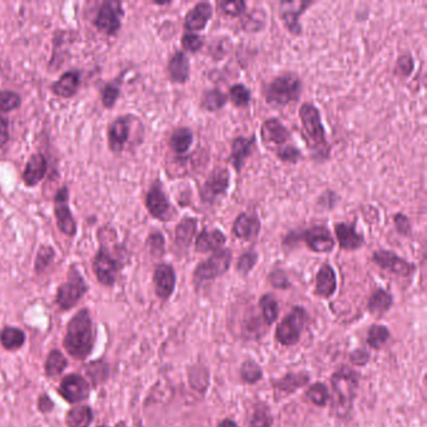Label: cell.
Wrapping results in <instances>:
<instances>
[{
	"mask_svg": "<svg viewBox=\"0 0 427 427\" xmlns=\"http://www.w3.org/2000/svg\"><path fill=\"white\" fill-rule=\"evenodd\" d=\"M258 261V255L256 252H245L242 255L241 257L238 258V262H237V271L243 276H247L252 271L253 267L256 266V263Z\"/></svg>",
	"mask_w": 427,
	"mask_h": 427,
	"instance_id": "53",
	"label": "cell"
},
{
	"mask_svg": "<svg viewBox=\"0 0 427 427\" xmlns=\"http://www.w3.org/2000/svg\"><path fill=\"white\" fill-rule=\"evenodd\" d=\"M168 74L175 83L185 84L191 76V62L183 50H175L168 61Z\"/></svg>",
	"mask_w": 427,
	"mask_h": 427,
	"instance_id": "26",
	"label": "cell"
},
{
	"mask_svg": "<svg viewBox=\"0 0 427 427\" xmlns=\"http://www.w3.org/2000/svg\"><path fill=\"white\" fill-rule=\"evenodd\" d=\"M99 427H107V426H99Z\"/></svg>",
	"mask_w": 427,
	"mask_h": 427,
	"instance_id": "63",
	"label": "cell"
},
{
	"mask_svg": "<svg viewBox=\"0 0 427 427\" xmlns=\"http://www.w3.org/2000/svg\"><path fill=\"white\" fill-rule=\"evenodd\" d=\"M181 43L183 49L189 52V53H197V52L202 49L204 40H203V37L198 35L197 33L185 32L182 35Z\"/></svg>",
	"mask_w": 427,
	"mask_h": 427,
	"instance_id": "52",
	"label": "cell"
},
{
	"mask_svg": "<svg viewBox=\"0 0 427 427\" xmlns=\"http://www.w3.org/2000/svg\"><path fill=\"white\" fill-rule=\"evenodd\" d=\"M269 283L274 286V288H279V290H286V288H288L291 286L288 276L282 269H274L269 274Z\"/></svg>",
	"mask_w": 427,
	"mask_h": 427,
	"instance_id": "54",
	"label": "cell"
},
{
	"mask_svg": "<svg viewBox=\"0 0 427 427\" xmlns=\"http://www.w3.org/2000/svg\"><path fill=\"white\" fill-rule=\"evenodd\" d=\"M315 0H282L279 4V14L286 29L293 35H301L302 25L300 19L310 6H315Z\"/></svg>",
	"mask_w": 427,
	"mask_h": 427,
	"instance_id": "11",
	"label": "cell"
},
{
	"mask_svg": "<svg viewBox=\"0 0 427 427\" xmlns=\"http://www.w3.org/2000/svg\"><path fill=\"white\" fill-rule=\"evenodd\" d=\"M133 115H121L108 127V146L113 153H122L129 142Z\"/></svg>",
	"mask_w": 427,
	"mask_h": 427,
	"instance_id": "15",
	"label": "cell"
},
{
	"mask_svg": "<svg viewBox=\"0 0 427 427\" xmlns=\"http://www.w3.org/2000/svg\"><path fill=\"white\" fill-rule=\"evenodd\" d=\"M55 251L53 247L48 246V245H43L39 248L38 253H37V257H35V264H34V269L37 274L43 272L44 269H48L52 262L54 261Z\"/></svg>",
	"mask_w": 427,
	"mask_h": 427,
	"instance_id": "43",
	"label": "cell"
},
{
	"mask_svg": "<svg viewBox=\"0 0 427 427\" xmlns=\"http://www.w3.org/2000/svg\"><path fill=\"white\" fill-rule=\"evenodd\" d=\"M310 382V375L306 373H290L286 376L279 378L277 381H274V389L277 391V394L282 396H288L293 394L296 390L301 389Z\"/></svg>",
	"mask_w": 427,
	"mask_h": 427,
	"instance_id": "29",
	"label": "cell"
},
{
	"mask_svg": "<svg viewBox=\"0 0 427 427\" xmlns=\"http://www.w3.org/2000/svg\"><path fill=\"white\" fill-rule=\"evenodd\" d=\"M302 128L306 134V143L315 160L323 162L329 158L331 147L326 139V131L322 123V117L316 105L303 103L298 112Z\"/></svg>",
	"mask_w": 427,
	"mask_h": 427,
	"instance_id": "2",
	"label": "cell"
},
{
	"mask_svg": "<svg viewBox=\"0 0 427 427\" xmlns=\"http://www.w3.org/2000/svg\"><path fill=\"white\" fill-rule=\"evenodd\" d=\"M217 6L219 11L228 17H241L247 11V3L243 0H235V1L222 0L217 3Z\"/></svg>",
	"mask_w": 427,
	"mask_h": 427,
	"instance_id": "45",
	"label": "cell"
},
{
	"mask_svg": "<svg viewBox=\"0 0 427 427\" xmlns=\"http://www.w3.org/2000/svg\"><path fill=\"white\" fill-rule=\"evenodd\" d=\"M228 97L227 94L219 90L218 88L206 89L201 97V107L209 112H217L227 105Z\"/></svg>",
	"mask_w": 427,
	"mask_h": 427,
	"instance_id": "33",
	"label": "cell"
},
{
	"mask_svg": "<svg viewBox=\"0 0 427 427\" xmlns=\"http://www.w3.org/2000/svg\"><path fill=\"white\" fill-rule=\"evenodd\" d=\"M214 16V6L209 1H199L188 11L185 17L186 32L197 33L207 27L211 18Z\"/></svg>",
	"mask_w": 427,
	"mask_h": 427,
	"instance_id": "18",
	"label": "cell"
},
{
	"mask_svg": "<svg viewBox=\"0 0 427 427\" xmlns=\"http://www.w3.org/2000/svg\"><path fill=\"white\" fill-rule=\"evenodd\" d=\"M88 286L82 274L74 266H71L68 272V277L63 285L59 286L57 292L55 301L62 310H71L82 300L87 293Z\"/></svg>",
	"mask_w": 427,
	"mask_h": 427,
	"instance_id": "6",
	"label": "cell"
},
{
	"mask_svg": "<svg viewBox=\"0 0 427 427\" xmlns=\"http://www.w3.org/2000/svg\"><path fill=\"white\" fill-rule=\"evenodd\" d=\"M302 240L311 251L316 253L332 252L336 245L334 235L326 226H313L308 228L302 235Z\"/></svg>",
	"mask_w": 427,
	"mask_h": 427,
	"instance_id": "16",
	"label": "cell"
},
{
	"mask_svg": "<svg viewBox=\"0 0 427 427\" xmlns=\"http://www.w3.org/2000/svg\"><path fill=\"white\" fill-rule=\"evenodd\" d=\"M100 93H102L103 107L108 108V110L113 108L115 102L118 100L119 95H121V81L115 79V82L105 84V87L102 88Z\"/></svg>",
	"mask_w": 427,
	"mask_h": 427,
	"instance_id": "40",
	"label": "cell"
},
{
	"mask_svg": "<svg viewBox=\"0 0 427 427\" xmlns=\"http://www.w3.org/2000/svg\"><path fill=\"white\" fill-rule=\"evenodd\" d=\"M108 373H110V367L102 360L92 362L87 366L88 376L90 378V380H93L95 385L105 381L107 376H108Z\"/></svg>",
	"mask_w": 427,
	"mask_h": 427,
	"instance_id": "51",
	"label": "cell"
},
{
	"mask_svg": "<svg viewBox=\"0 0 427 427\" xmlns=\"http://www.w3.org/2000/svg\"><path fill=\"white\" fill-rule=\"evenodd\" d=\"M336 288H337V279L334 267L329 263H324L316 276L315 292L317 296L329 298L336 292Z\"/></svg>",
	"mask_w": 427,
	"mask_h": 427,
	"instance_id": "28",
	"label": "cell"
},
{
	"mask_svg": "<svg viewBox=\"0 0 427 427\" xmlns=\"http://www.w3.org/2000/svg\"><path fill=\"white\" fill-rule=\"evenodd\" d=\"M226 235L222 230L216 228V230H203L199 232V235L194 242V248L199 253L216 252L218 250H222L226 245Z\"/></svg>",
	"mask_w": 427,
	"mask_h": 427,
	"instance_id": "27",
	"label": "cell"
},
{
	"mask_svg": "<svg viewBox=\"0 0 427 427\" xmlns=\"http://www.w3.org/2000/svg\"><path fill=\"white\" fill-rule=\"evenodd\" d=\"M54 216L57 226L63 235L74 237L77 235V222L69 209V189L63 186L57 191L54 197Z\"/></svg>",
	"mask_w": 427,
	"mask_h": 427,
	"instance_id": "12",
	"label": "cell"
},
{
	"mask_svg": "<svg viewBox=\"0 0 427 427\" xmlns=\"http://www.w3.org/2000/svg\"><path fill=\"white\" fill-rule=\"evenodd\" d=\"M350 360L353 365L365 366L370 361V352L365 349H357L351 353Z\"/></svg>",
	"mask_w": 427,
	"mask_h": 427,
	"instance_id": "57",
	"label": "cell"
},
{
	"mask_svg": "<svg viewBox=\"0 0 427 427\" xmlns=\"http://www.w3.org/2000/svg\"><path fill=\"white\" fill-rule=\"evenodd\" d=\"M22 105V98L19 94L11 90H0V112L9 113L17 110Z\"/></svg>",
	"mask_w": 427,
	"mask_h": 427,
	"instance_id": "46",
	"label": "cell"
},
{
	"mask_svg": "<svg viewBox=\"0 0 427 427\" xmlns=\"http://www.w3.org/2000/svg\"><path fill=\"white\" fill-rule=\"evenodd\" d=\"M66 366H68V361L61 351H52L45 362V373L49 378H54L61 375L66 370Z\"/></svg>",
	"mask_w": 427,
	"mask_h": 427,
	"instance_id": "37",
	"label": "cell"
},
{
	"mask_svg": "<svg viewBox=\"0 0 427 427\" xmlns=\"http://www.w3.org/2000/svg\"><path fill=\"white\" fill-rule=\"evenodd\" d=\"M259 307L262 310L264 322L267 324H272L279 317V302L276 301V298L272 295H263L262 298L259 300Z\"/></svg>",
	"mask_w": 427,
	"mask_h": 427,
	"instance_id": "39",
	"label": "cell"
},
{
	"mask_svg": "<svg viewBox=\"0 0 427 427\" xmlns=\"http://www.w3.org/2000/svg\"><path fill=\"white\" fill-rule=\"evenodd\" d=\"M394 223L396 230L400 235L407 237V235H411V233H412V225H411L410 218L406 214H394Z\"/></svg>",
	"mask_w": 427,
	"mask_h": 427,
	"instance_id": "55",
	"label": "cell"
},
{
	"mask_svg": "<svg viewBox=\"0 0 427 427\" xmlns=\"http://www.w3.org/2000/svg\"><path fill=\"white\" fill-rule=\"evenodd\" d=\"M276 156L279 157V160H282L285 163L296 165L302 157V152L293 144H286V146L276 149Z\"/></svg>",
	"mask_w": 427,
	"mask_h": 427,
	"instance_id": "49",
	"label": "cell"
},
{
	"mask_svg": "<svg viewBox=\"0 0 427 427\" xmlns=\"http://www.w3.org/2000/svg\"><path fill=\"white\" fill-rule=\"evenodd\" d=\"M38 406L39 410L44 412V414H47V412L53 410V402H52V400H50L47 394H43V396L39 397Z\"/></svg>",
	"mask_w": 427,
	"mask_h": 427,
	"instance_id": "60",
	"label": "cell"
},
{
	"mask_svg": "<svg viewBox=\"0 0 427 427\" xmlns=\"http://www.w3.org/2000/svg\"><path fill=\"white\" fill-rule=\"evenodd\" d=\"M146 207L149 214L160 222H170L175 218V209L158 180L149 187L148 192L146 194Z\"/></svg>",
	"mask_w": 427,
	"mask_h": 427,
	"instance_id": "9",
	"label": "cell"
},
{
	"mask_svg": "<svg viewBox=\"0 0 427 427\" xmlns=\"http://www.w3.org/2000/svg\"><path fill=\"white\" fill-rule=\"evenodd\" d=\"M175 272L167 263L158 264L153 274L154 288L160 300H168L175 288Z\"/></svg>",
	"mask_w": 427,
	"mask_h": 427,
	"instance_id": "19",
	"label": "cell"
},
{
	"mask_svg": "<svg viewBox=\"0 0 427 427\" xmlns=\"http://www.w3.org/2000/svg\"><path fill=\"white\" fill-rule=\"evenodd\" d=\"M390 340V331L382 324H373L368 331L367 344L375 350H380Z\"/></svg>",
	"mask_w": 427,
	"mask_h": 427,
	"instance_id": "38",
	"label": "cell"
},
{
	"mask_svg": "<svg viewBox=\"0 0 427 427\" xmlns=\"http://www.w3.org/2000/svg\"><path fill=\"white\" fill-rule=\"evenodd\" d=\"M48 170V162L45 156L42 153H34L27 162L25 168L23 170V182L27 187L38 186L43 181Z\"/></svg>",
	"mask_w": 427,
	"mask_h": 427,
	"instance_id": "22",
	"label": "cell"
},
{
	"mask_svg": "<svg viewBox=\"0 0 427 427\" xmlns=\"http://www.w3.org/2000/svg\"><path fill=\"white\" fill-rule=\"evenodd\" d=\"M337 202H339V196L332 189H326L317 199L318 206L324 209H334Z\"/></svg>",
	"mask_w": 427,
	"mask_h": 427,
	"instance_id": "56",
	"label": "cell"
},
{
	"mask_svg": "<svg viewBox=\"0 0 427 427\" xmlns=\"http://www.w3.org/2000/svg\"><path fill=\"white\" fill-rule=\"evenodd\" d=\"M302 235H297L296 230H292L288 235H285L283 238V246L287 248H292V247H296L300 243Z\"/></svg>",
	"mask_w": 427,
	"mask_h": 427,
	"instance_id": "59",
	"label": "cell"
},
{
	"mask_svg": "<svg viewBox=\"0 0 427 427\" xmlns=\"http://www.w3.org/2000/svg\"><path fill=\"white\" fill-rule=\"evenodd\" d=\"M261 9H253L252 13L247 14L245 21L242 23V27L245 29V32H250V33H257V32H262L264 27H266V21L264 17H258V13Z\"/></svg>",
	"mask_w": 427,
	"mask_h": 427,
	"instance_id": "48",
	"label": "cell"
},
{
	"mask_svg": "<svg viewBox=\"0 0 427 427\" xmlns=\"http://www.w3.org/2000/svg\"><path fill=\"white\" fill-rule=\"evenodd\" d=\"M392 303H394V298L391 296V293L382 288H378L370 297L368 311L373 313V316L381 317L385 313L389 312Z\"/></svg>",
	"mask_w": 427,
	"mask_h": 427,
	"instance_id": "32",
	"label": "cell"
},
{
	"mask_svg": "<svg viewBox=\"0 0 427 427\" xmlns=\"http://www.w3.org/2000/svg\"><path fill=\"white\" fill-rule=\"evenodd\" d=\"M307 399L311 401L313 405L318 406V407H324L327 405V401H329L327 387L321 382L312 385L310 389L307 390Z\"/></svg>",
	"mask_w": 427,
	"mask_h": 427,
	"instance_id": "44",
	"label": "cell"
},
{
	"mask_svg": "<svg viewBox=\"0 0 427 427\" xmlns=\"http://www.w3.org/2000/svg\"><path fill=\"white\" fill-rule=\"evenodd\" d=\"M218 427H238L233 420L230 419H225L223 421L219 422Z\"/></svg>",
	"mask_w": 427,
	"mask_h": 427,
	"instance_id": "61",
	"label": "cell"
},
{
	"mask_svg": "<svg viewBox=\"0 0 427 427\" xmlns=\"http://www.w3.org/2000/svg\"><path fill=\"white\" fill-rule=\"evenodd\" d=\"M274 423V416L269 410V405L266 404H258L255 407L252 419H251V427H271Z\"/></svg>",
	"mask_w": 427,
	"mask_h": 427,
	"instance_id": "41",
	"label": "cell"
},
{
	"mask_svg": "<svg viewBox=\"0 0 427 427\" xmlns=\"http://www.w3.org/2000/svg\"><path fill=\"white\" fill-rule=\"evenodd\" d=\"M11 138L9 134V121L6 117L0 115V148L4 147Z\"/></svg>",
	"mask_w": 427,
	"mask_h": 427,
	"instance_id": "58",
	"label": "cell"
},
{
	"mask_svg": "<svg viewBox=\"0 0 427 427\" xmlns=\"http://www.w3.org/2000/svg\"><path fill=\"white\" fill-rule=\"evenodd\" d=\"M263 376V371L257 362L247 360L241 366V378L247 384L253 385L258 382Z\"/></svg>",
	"mask_w": 427,
	"mask_h": 427,
	"instance_id": "42",
	"label": "cell"
},
{
	"mask_svg": "<svg viewBox=\"0 0 427 427\" xmlns=\"http://www.w3.org/2000/svg\"><path fill=\"white\" fill-rule=\"evenodd\" d=\"M360 375L352 368L342 366L332 375V410L336 416L347 417L357 396Z\"/></svg>",
	"mask_w": 427,
	"mask_h": 427,
	"instance_id": "3",
	"label": "cell"
},
{
	"mask_svg": "<svg viewBox=\"0 0 427 427\" xmlns=\"http://www.w3.org/2000/svg\"><path fill=\"white\" fill-rule=\"evenodd\" d=\"M193 141V131L187 127H180L170 136V148L175 154H186L192 147Z\"/></svg>",
	"mask_w": 427,
	"mask_h": 427,
	"instance_id": "31",
	"label": "cell"
},
{
	"mask_svg": "<svg viewBox=\"0 0 427 427\" xmlns=\"http://www.w3.org/2000/svg\"><path fill=\"white\" fill-rule=\"evenodd\" d=\"M198 221L194 217H183L177 225L175 230V238L177 246L188 248L192 245L194 237L197 235Z\"/></svg>",
	"mask_w": 427,
	"mask_h": 427,
	"instance_id": "30",
	"label": "cell"
},
{
	"mask_svg": "<svg viewBox=\"0 0 427 427\" xmlns=\"http://www.w3.org/2000/svg\"><path fill=\"white\" fill-rule=\"evenodd\" d=\"M89 391H90V387H89L87 380L76 373L68 375L63 378L61 387H59V392L63 396V399H66L71 404H77L81 401L87 400Z\"/></svg>",
	"mask_w": 427,
	"mask_h": 427,
	"instance_id": "17",
	"label": "cell"
},
{
	"mask_svg": "<svg viewBox=\"0 0 427 427\" xmlns=\"http://www.w3.org/2000/svg\"><path fill=\"white\" fill-rule=\"evenodd\" d=\"M415 71V61L411 54H402L397 58L394 64V74L399 77L407 78Z\"/></svg>",
	"mask_w": 427,
	"mask_h": 427,
	"instance_id": "50",
	"label": "cell"
},
{
	"mask_svg": "<svg viewBox=\"0 0 427 427\" xmlns=\"http://www.w3.org/2000/svg\"><path fill=\"white\" fill-rule=\"evenodd\" d=\"M261 230V221L256 214L242 212L235 217L232 227L235 237L243 241H255Z\"/></svg>",
	"mask_w": 427,
	"mask_h": 427,
	"instance_id": "20",
	"label": "cell"
},
{
	"mask_svg": "<svg viewBox=\"0 0 427 427\" xmlns=\"http://www.w3.org/2000/svg\"><path fill=\"white\" fill-rule=\"evenodd\" d=\"M230 175L227 168L218 167L212 170V173L207 177L201 189L199 196L203 203L214 204L217 198L225 196L230 188Z\"/></svg>",
	"mask_w": 427,
	"mask_h": 427,
	"instance_id": "13",
	"label": "cell"
},
{
	"mask_svg": "<svg viewBox=\"0 0 427 427\" xmlns=\"http://www.w3.org/2000/svg\"><path fill=\"white\" fill-rule=\"evenodd\" d=\"M303 84L301 78L293 71H286L271 82L263 83L262 95L269 105L285 107L301 98Z\"/></svg>",
	"mask_w": 427,
	"mask_h": 427,
	"instance_id": "4",
	"label": "cell"
},
{
	"mask_svg": "<svg viewBox=\"0 0 427 427\" xmlns=\"http://www.w3.org/2000/svg\"><path fill=\"white\" fill-rule=\"evenodd\" d=\"M147 246L149 248V252L156 258L163 257L165 253V238L158 230L149 233L147 238Z\"/></svg>",
	"mask_w": 427,
	"mask_h": 427,
	"instance_id": "47",
	"label": "cell"
},
{
	"mask_svg": "<svg viewBox=\"0 0 427 427\" xmlns=\"http://www.w3.org/2000/svg\"><path fill=\"white\" fill-rule=\"evenodd\" d=\"M373 261L380 269L389 271L400 277H409L416 271L415 263L406 261L405 258L400 257L390 250H378L373 253Z\"/></svg>",
	"mask_w": 427,
	"mask_h": 427,
	"instance_id": "14",
	"label": "cell"
},
{
	"mask_svg": "<svg viewBox=\"0 0 427 427\" xmlns=\"http://www.w3.org/2000/svg\"><path fill=\"white\" fill-rule=\"evenodd\" d=\"M291 131L279 118H269L261 127V138L266 144H285L290 141Z\"/></svg>",
	"mask_w": 427,
	"mask_h": 427,
	"instance_id": "23",
	"label": "cell"
},
{
	"mask_svg": "<svg viewBox=\"0 0 427 427\" xmlns=\"http://www.w3.org/2000/svg\"><path fill=\"white\" fill-rule=\"evenodd\" d=\"M232 258L233 255L230 248H222L199 263L193 272V283L196 288H201L206 282L225 274L230 269Z\"/></svg>",
	"mask_w": 427,
	"mask_h": 427,
	"instance_id": "5",
	"label": "cell"
},
{
	"mask_svg": "<svg viewBox=\"0 0 427 427\" xmlns=\"http://www.w3.org/2000/svg\"><path fill=\"white\" fill-rule=\"evenodd\" d=\"M79 87H81V71H69L62 74L59 79L50 86V90L57 97L68 99L78 93Z\"/></svg>",
	"mask_w": 427,
	"mask_h": 427,
	"instance_id": "25",
	"label": "cell"
},
{
	"mask_svg": "<svg viewBox=\"0 0 427 427\" xmlns=\"http://www.w3.org/2000/svg\"><path fill=\"white\" fill-rule=\"evenodd\" d=\"M0 342L6 350H18L25 342V334L22 329L16 327H6L0 334Z\"/></svg>",
	"mask_w": 427,
	"mask_h": 427,
	"instance_id": "35",
	"label": "cell"
},
{
	"mask_svg": "<svg viewBox=\"0 0 427 427\" xmlns=\"http://www.w3.org/2000/svg\"><path fill=\"white\" fill-rule=\"evenodd\" d=\"M93 421V411L88 406H78L66 414L68 427H89Z\"/></svg>",
	"mask_w": 427,
	"mask_h": 427,
	"instance_id": "34",
	"label": "cell"
},
{
	"mask_svg": "<svg viewBox=\"0 0 427 427\" xmlns=\"http://www.w3.org/2000/svg\"><path fill=\"white\" fill-rule=\"evenodd\" d=\"M307 312L302 307H295L292 312L286 316L276 329V340L285 346L296 345L300 341L302 329L306 323Z\"/></svg>",
	"mask_w": 427,
	"mask_h": 427,
	"instance_id": "8",
	"label": "cell"
},
{
	"mask_svg": "<svg viewBox=\"0 0 427 427\" xmlns=\"http://www.w3.org/2000/svg\"><path fill=\"white\" fill-rule=\"evenodd\" d=\"M255 147H256L255 134L251 138L237 137L233 139L232 146H230V159L238 173L241 172L243 165L246 163V159L253 153Z\"/></svg>",
	"mask_w": 427,
	"mask_h": 427,
	"instance_id": "24",
	"label": "cell"
},
{
	"mask_svg": "<svg viewBox=\"0 0 427 427\" xmlns=\"http://www.w3.org/2000/svg\"><path fill=\"white\" fill-rule=\"evenodd\" d=\"M228 95H230V102L238 108H247L248 105H251V100H252L251 90L242 83L233 84L230 88Z\"/></svg>",
	"mask_w": 427,
	"mask_h": 427,
	"instance_id": "36",
	"label": "cell"
},
{
	"mask_svg": "<svg viewBox=\"0 0 427 427\" xmlns=\"http://www.w3.org/2000/svg\"><path fill=\"white\" fill-rule=\"evenodd\" d=\"M92 267L102 285L113 286L123 266L121 261L113 257L108 248L103 243H100L98 252L95 253L92 261Z\"/></svg>",
	"mask_w": 427,
	"mask_h": 427,
	"instance_id": "10",
	"label": "cell"
},
{
	"mask_svg": "<svg viewBox=\"0 0 427 427\" xmlns=\"http://www.w3.org/2000/svg\"><path fill=\"white\" fill-rule=\"evenodd\" d=\"M93 322L88 310H81L68 323L64 347L77 360L87 358L93 350Z\"/></svg>",
	"mask_w": 427,
	"mask_h": 427,
	"instance_id": "1",
	"label": "cell"
},
{
	"mask_svg": "<svg viewBox=\"0 0 427 427\" xmlns=\"http://www.w3.org/2000/svg\"><path fill=\"white\" fill-rule=\"evenodd\" d=\"M123 17L124 11L121 1L107 0L100 6L97 16L94 18V27L97 28L100 33L112 37L121 30Z\"/></svg>",
	"mask_w": 427,
	"mask_h": 427,
	"instance_id": "7",
	"label": "cell"
},
{
	"mask_svg": "<svg viewBox=\"0 0 427 427\" xmlns=\"http://www.w3.org/2000/svg\"><path fill=\"white\" fill-rule=\"evenodd\" d=\"M115 427H126V425H124V422H119V423H117Z\"/></svg>",
	"mask_w": 427,
	"mask_h": 427,
	"instance_id": "62",
	"label": "cell"
},
{
	"mask_svg": "<svg viewBox=\"0 0 427 427\" xmlns=\"http://www.w3.org/2000/svg\"><path fill=\"white\" fill-rule=\"evenodd\" d=\"M334 235L337 237L341 248L346 251H356L365 243V237L360 232H357L355 223H336Z\"/></svg>",
	"mask_w": 427,
	"mask_h": 427,
	"instance_id": "21",
	"label": "cell"
}]
</instances>
